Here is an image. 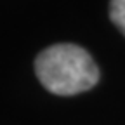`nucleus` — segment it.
<instances>
[{
  "label": "nucleus",
  "instance_id": "f03ea898",
  "mask_svg": "<svg viewBox=\"0 0 125 125\" xmlns=\"http://www.w3.org/2000/svg\"><path fill=\"white\" fill-rule=\"evenodd\" d=\"M109 18L115 26L125 35V0H111L109 4Z\"/></svg>",
  "mask_w": 125,
  "mask_h": 125
},
{
  "label": "nucleus",
  "instance_id": "f257e3e1",
  "mask_svg": "<svg viewBox=\"0 0 125 125\" xmlns=\"http://www.w3.org/2000/svg\"><path fill=\"white\" fill-rule=\"evenodd\" d=\"M35 73L40 83L56 96H75L92 89L99 70L90 54L73 43H56L38 54Z\"/></svg>",
  "mask_w": 125,
  "mask_h": 125
}]
</instances>
